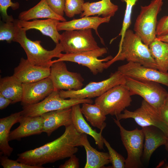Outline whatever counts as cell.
<instances>
[{
	"label": "cell",
	"mask_w": 168,
	"mask_h": 168,
	"mask_svg": "<svg viewBox=\"0 0 168 168\" xmlns=\"http://www.w3.org/2000/svg\"><path fill=\"white\" fill-rule=\"evenodd\" d=\"M113 119L119 129L121 139L127 153L125 168L141 167V157L143 154L144 139L142 129L136 128L132 130H128L121 125L119 120Z\"/></svg>",
	"instance_id": "obj_6"
},
{
	"label": "cell",
	"mask_w": 168,
	"mask_h": 168,
	"mask_svg": "<svg viewBox=\"0 0 168 168\" xmlns=\"http://www.w3.org/2000/svg\"><path fill=\"white\" fill-rule=\"evenodd\" d=\"M164 104L168 106V95L165 100Z\"/></svg>",
	"instance_id": "obj_42"
},
{
	"label": "cell",
	"mask_w": 168,
	"mask_h": 168,
	"mask_svg": "<svg viewBox=\"0 0 168 168\" xmlns=\"http://www.w3.org/2000/svg\"><path fill=\"white\" fill-rule=\"evenodd\" d=\"M65 128L60 137L40 147L18 154L16 160L28 165L43 166L75 154L78 150V147L82 146L83 133L79 132L73 124Z\"/></svg>",
	"instance_id": "obj_1"
},
{
	"label": "cell",
	"mask_w": 168,
	"mask_h": 168,
	"mask_svg": "<svg viewBox=\"0 0 168 168\" xmlns=\"http://www.w3.org/2000/svg\"><path fill=\"white\" fill-rule=\"evenodd\" d=\"M163 0H152L148 5L141 6L134 25L135 33L147 45L156 38L157 16L161 10Z\"/></svg>",
	"instance_id": "obj_4"
},
{
	"label": "cell",
	"mask_w": 168,
	"mask_h": 168,
	"mask_svg": "<svg viewBox=\"0 0 168 168\" xmlns=\"http://www.w3.org/2000/svg\"><path fill=\"white\" fill-rule=\"evenodd\" d=\"M154 126L142 128L144 137L143 157L148 162L153 152L159 147L165 145L168 138L163 133L154 129Z\"/></svg>",
	"instance_id": "obj_22"
},
{
	"label": "cell",
	"mask_w": 168,
	"mask_h": 168,
	"mask_svg": "<svg viewBox=\"0 0 168 168\" xmlns=\"http://www.w3.org/2000/svg\"><path fill=\"white\" fill-rule=\"evenodd\" d=\"M22 86L23 92L21 104L23 106L37 103L54 91L50 76L36 82L22 83Z\"/></svg>",
	"instance_id": "obj_15"
},
{
	"label": "cell",
	"mask_w": 168,
	"mask_h": 168,
	"mask_svg": "<svg viewBox=\"0 0 168 168\" xmlns=\"http://www.w3.org/2000/svg\"><path fill=\"white\" fill-rule=\"evenodd\" d=\"M159 111L162 119L168 124V106L164 104Z\"/></svg>",
	"instance_id": "obj_39"
},
{
	"label": "cell",
	"mask_w": 168,
	"mask_h": 168,
	"mask_svg": "<svg viewBox=\"0 0 168 168\" xmlns=\"http://www.w3.org/2000/svg\"></svg>",
	"instance_id": "obj_44"
},
{
	"label": "cell",
	"mask_w": 168,
	"mask_h": 168,
	"mask_svg": "<svg viewBox=\"0 0 168 168\" xmlns=\"http://www.w3.org/2000/svg\"><path fill=\"white\" fill-rule=\"evenodd\" d=\"M81 110L87 121L93 127L100 129L105 128L106 115L100 108L95 104L84 103L82 104Z\"/></svg>",
	"instance_id": "obj_29"
},
{
	"label": "cell",
	"mask_w": 168,
	"mask_h": 168,
	"mask_svg": "<svg viewBox=\"0 0 168 168\" xmlns=\"http://www.w3.org/2000/svg\"><path fill=\"white\" fill-rule=\"evenodd\" d=\"M156 38L168 44V34L163 36H157Z\"/></svg>",
	"instance_id": "obj_41"
},
{
	"label": "cell",
	"mask_w": 168,
	"mask_h": 168,
	"mask_svg": "<svg viewBox=\"0 0 168 168\" xmlns=\"http://www.w3.org/2000/svg\"><path fill=\"white\" fill-rule=\"evenodd\" d=\"M51 9L58 15L63 16L65 8V0H46Z\"/></svg>",
	"instance_id": "obj_36"
},
{
	"label": "cell",
	"mask_w": 168,
	"mask_h": 168,
	"mask_svg": "<svg viewBox=\"0 0 168 168\" xmlns=\"http://www.w3.org/2000/svg\"><path fill=\"white\" fill-rule=\"evenodd\" d=\"M138 0H121L122 2H124L126 4L124 17L123 23L122 28L119 36H121L120 42L122 41L126 31L128 29L131 23V17L133 7Z\"/></svg>",
	"instance_id": "obj_31"
},
{
	"label": "cell",
	"mask_w": 168,
	"mask_h": 168,
	"mask_svg": "<svg viewBox=\"0 0 168 168\" xmlns=\"http://www.w3.org/2000/svg\"><path fill=\"white\" fill-rule=\"evenodd\" d=\"M151 54L158 70L163 72L168 71V44L156 38L148 45Z\"/></svg>",
	"instance_id": "obj_28"
},
{
	"label": "cell",
	"mask_w": 168,
	"mask_h": 168,
	"mask_svg": "<svg viewBox=\"0 0 168 168\" xmlns=\"http://www.w3.org/2000/svg\"><path fill=\"white\" fill-rule=\"evenodd\" d=\"M107 52L105 48H100L94 50L80 53L61 54L58 59L52 60L55 62L67 61L77 63L88 68L93 74L96 75L101 73L105 69V63L113 58L111 56L103 59L98 58L102 56Z\"/></svg>",
	"instance_id": "obj_12"
},
{
	"label": "cell",
	"mask_w": 168,
	"mask_h": 168,
	"mask_svg": "<svg viewBox=\"0 0 168 168\" xmlns=\"http://www.w3.org/2000/svg\"><path fill=\"white\" fill-rule=\"evenodd\" d=\"M22 116L21 111L0 119V153L3 155L9 156L13 151L8 143L10 130L13 125L19 122Z\"/></svg>",
	"instance_id": "obj_24"
},
{
	"label": "cell",
	"mask_w": 168,
	"mask_h": 168,
	"mask_svg": "<svg viewBox=\"0 0 168 168\" xmlns=\"http://www.w3.org/2000/svg\"><path fill=\"white\" fill-rule=\"evenodd\" d=\"M59 41L66 53L85 52L100 48L91 29L65 31L61 34Z\"/></svg>",
	"instance_id": "obj_11"
},
{
	"label": "cell",
	"mask_w": 168,
	"mask_h": 168,
	"mask_svg": "<svg viewBox=\"0 0 168 168\" xmlns=\"http://www.w3.org/2000/svg\"><path fill=\"white\" fill-rule=\"evenodd\" d=\"M139 63L145 67L158 70L157 66L151 56L149 46L133 30L128 29L119 43V51L111 59L105 63V69L118 61Z\"/></svg>",
	"instance_id": "obj_2"
},
{
	"label": "cell",
	"mask_w": 168,
	"mask_h": 168,
	"mask_svg": "<svg viewBox=\"0 0 168 168\" xmlns=\"http://www.w3.org/2000/svg\"><path fill=\"white\" fill-rule=\"evenodd\" d=\"M15 20L18 26L22 29L26 31L31 29L38 30L43 35L49 37L56 44L59 43L61 34L58 33L57 26L60 21L53 19H36L32 21Z\"/></svg>",
	"instance_id": "obj_18"
},
{
	"label": "cell",
	"mask_w": 168,
	"mask_h": 168,
	"mask_svg": "<svg viewBox=\"0 0 168 168\" xmlns=\"http://www.w3.org/2000/svg\"><path fill=\"white\" fill-rule=\"evenodd\" d=\"M59 168H78L79 167V159L74 154L69 157L63 164L60 165Z\"/></svg>",
	"instance_id": "obj_38"
},
{
	"label": "cell",
	"mask_w": 168,
	"mask_h": 168,
	"mask_svg": "<svg viewBox=\"0 0 168 168\" xmlns=\"http://www.w3.org/2000/svg\"><path fill=\"white\" fill-rule=\"evenodd\" d=\"M41 116L43 119V132L48 136L60 127L72 124V107L51 111Z\"/></svg>",
	"instance_id": "obj_19"
},
{
	"label": "cell",
	"mask_w": 168,
	"mask_h": 168,
	"mask_svg": "<svg viewBox=\"0 0 168 168\" xmlns=\"http://www.w3.org/2000/svg\"><path fill=\"white\" fill-rule=\"evenodd\" d=\"M19 7V4L18 2H13L11 0H0V11L4 21H13L15 20L12 16L7 14V10L8 7H11L13 10H16Z\"/></svg>",
	"instance_id": "obj_35"
},
{
	"label": "cell",
	"mask_w": 168,
	"mask_h": 168,
	"mask_svg": "<svg viewBox=\"0 0 168 168\" xmlns=\"http://www.w3.org/2000/svg\"><path fill=\"white\" fill-rule=\"evenodd\" d=\"M125 85L131 96L138 95L150 105L159 110L164 104L168 95L166 90L160 83L125 77Z\"/></svg>",
	"instance_id": "obj_8"
},
{
	"label": "cell",
	"mask_w": 168,
	"mask_h": 168,
	"mask_svg": "<svg viewBox=\"0 0 168 168\" xmlns=\"http://www.w3.org/2000/svg\"><path fill=\"white\" fill-rule=\"evenodd\" d=\"M130 91L124 84L114 86L96 98L95 104L106 115L121 114L132 101Z\"/></svg>",
	"instance_id": "obj_9"
},
{
	"label": "cell",
	"mask_w": 168,
	"mask_h": 168,
	"mask_svg": "<svg viewBox=\"0 0 168 168\" xmlns=\"http://www.w3.org/2000/svg\"><path fill=\"white\" fill-rule=\"evenodd\" d=\"M111 17H105L96 16H84L80 18L74 19L69 21L59 22L57 25L58 31L83 30L88 29H94L99 36L102 43V39L100 36L97 29L102 23H108Z\"/></svg>",
	"instance_id": "obj_20"
},
{
	"label": "cell",
	"mask_w": 168,
	"mask_h": 168,
	"mask_svg": "<svg viewBox=\"0 0 168 168\" xmlns=\"http://www.w3.org/2000/svg\"><path fill=\"white\" fill-rule=\"evenodd\" d=\"M23 92L22 83L14 75L0 79V93L11 100L12 104L21 102Z\"/></svg>",
	"instance_id": "obj_26"
},
{
	"label": "cell",
	"mask_w": 168,
	"mask_h": 168,
	"mask_svg": "<svg viewBox=\"0 0 168 168\" xmlns=\"http://www.w3.org/2000/svg\"><path fill=\"white\" fill-rule=\"evenodd\" d=\"M18 18L20 20L25 21L39 18L53 19L61 22L67 21L63 16L58 15L51 9L46 0H41L34 7L21 12Z\"/></svg>",
	"instance_id": "obj_25"
},
{
	"label": "cell",
	"mask_w": 168,
	"mask_h": 168,
	"mask_svg": "<svg viewBox=\"0 0 168 168\" xmlns=\"http://www.w3.org/2000/svg\"><path fill=\"white\" fill-rule=\"evenodd\" d=\"M165 146L166 149L168 152V139L167 140V142L166 144V145H165Z\"/></svg>",
	"instance_id": "obj_43"
},
{
	"label": "cell",
	"mask_w": 168,
	"mask_h": 168,
	"mask_svg": "<svg viewBox=\"0 0 168 168\" xmlns=\"http://www.w3.org/2000/svg\"><path fill=\"white\" fill-rule=\"evenodd\" d=\"M19 122V126L10 132L9 141L20 140L22 138L40 134L43 132V119L41 116L30 117L22 115Z\"/></svg>",
	"instance_id": "obj_17"
},
{
	"label": "cell",
	"mask_w": 168,
	"mask_h": 168,
	"mask_svg": "<svg viewBox=\"0 0 168 168\" xmlns=\"http://www.w3.org/2000/svg\"><path fill=\"white\" fill-rule=\"evenodd\" d=\"M168 34V15L162 17L158 22L156 30V37Z\"/></svg>",
	"instance_id": "obj_37"
},
{
	"label": "cell",
	"mask_w": 168,
	"mask_h": 168,
	"mask_svg": "<svg viewBox=\"0 0 168 168\" xmlns=\"http://www.w3.org/2000/svg\"><path fill=\"white\" fill-rule=\"evenodd\" d=\"M0 165L4 168H43V166L28 165L20 162L16 160L9 159L8 156L3 155L0 156Z\"/></svg>",
	"instance_id": "obj_34"
},
{
	"label": "cell",
	"mask_w": 168,
	"mask_h": 168,
	"mask_svg": "<svg viewBox=\"0 0 168 168\" xmlns=\"http://www.w3.org/2000/svg\"><path fill=\"white\" fill-rule=\"evenodd\" d=\"M50 77L54 90H78L82 88L83 78L78 73L68 70L63 61L53 62L50 67Z\"/></svg>",
	"instance_id": "obj_13"
},
{
	"label": "cell",
	"mask_w": 168,
	"mask_h": 168,
	"mask_svg": "<svg viewBox=\"0 0 168 168\" xmlns=\"http://www.w3.org/2000/svg\"><path fill=\"white\" fill-rule=\"evenodd\" d=\"M81 112L80 104L74 105L72 107V124L76 129L81 133H85L92 137L100 149H104V143L102 133L105 128L100 129L98 133L93 129L86 121Z\"/></svg>",
	"instance_id": "obj_21"
},
{
	"label": "cell",
	"mask_w": 168,
	"mask_h": 168,
	"mask_svg": "<svg viewBox=\"0 0 168 168\" xmlns=\"http://www.w3.org/2000/svg\"><path fill=\"white\" fill-rule=\"evenodd\" d=\"M84 103L92 104L93 101L89 98L66 99L60 97L59 91L54 90L40 102L23 106L21 114L24 116H40L49 112L71 108L74 105Z\"/></svg>",
	"instance_id": "obj_5"
},
{
	"label": "cell",
	"mask_w": 168,
	"mask_h": 168,
	"mask_svg": "<svg viewBox=\"0 0 168 168\" xmlns=\"http://www.w3.org/2000/svg\"><path fill=\"white\" fill-rule=\"evenodd\" d=\"M86 152V160L84 168H102L110 163L108 152H100L93 148L88 140L87 135L83 133L81 141Z\"/></svg>",
	"instance_id": "obj_23"
},
{
	"label": "cell",
	"mask_w": 168,
	"mask_h": 168,
	"mask_svg": "<svg viewBox=\"0 0 168 168\" xmlns=\"http://www.w3.org/2000/svg\"><path fill=\"white\" fill-rule=\"evenodd\" d=\"M104 144L107 149L110 160V163L112 168H125L126 159L123 156L118 153L111 146L106 139L103 138Z\"/></svg>",
	"instance_id": "obj_32"
},
{
	"label": "cell",
	"mask_w": 168,
	"mask_h": 168,
	"mask_svg": "<svg viewBox=\"0 0 168 168\" xmlns=\"http://www.w3.org/2000/svg\"><path fill=\"white\" fill-rule=\"evenodd\" d=\"M18 26L15 20L13 21H4L0 24V40L6 41L10 43L13 41L18 29Z\"/></svg>",
	"instance_id": "obj_30"
},
{
	"label": "cell",
	"mask_w": 168,
	"mask_h": 168,
	"mask_svg": "<svg viewBox=\"0 0 168 168\" xmlns=\"http://www.w3.org/2000/svg\"><path fill=\"white\" fill-rule=\"evenodd\" d=\"M118 71L125 77L140 80L156 82L168 87V72L145 67L139 63L128 62L119 66Z\"/></svg>",
	"instance_id": "obj_14"
},
{
	"label": "cell",
	"mask_w": 168,
	"mask_h": 168,
	"mask_svg": "<svg viewBox=\"0 0 168 168\" xmlns=\"http://www.w3.org/2000/svg\"><path fill=\"white\" fill-rule=\"evenodd\" d=\"M118 9V6L110 0H101L94 2H86L83 6V12L81 17L97 15L103 17L113 16Z\"/></svg>",
	"instance_id": "obj_27"
},
{
	"label": "cell",
	"mask_w": 168,
	"mask_h": 168,
	"mask_svg": "<svg viewBox=\"0 0 168 168\" xmlns=\"http://www.w3.org/2000/svg\"><path fill=\"white\" fill-rule=\"evenodd\" d=\"M84 0H65L64 13L69 18L81 14L83 12Z\"/></svg>",
	"instance_id": "obj_33"
},
{
	"label": "cell",
	"mask_w": 168,
	"mask_h": 168,
	"mask_svg": "<svg viewBox=\"0 0 168 168\" xmlns=\"http://www.w3.org/2000/svg\"><path fill=\"white\" fill-rule=\"evenodd\" d=\"M50 68L31 64L26 59L21 58L20 63L14 69L13 75L22 83L36 82L50 76Z\"/></svg>",
	"instance_id": "obj_16"
},
{
	"label": "cell",
	"mask_w": 168,
	"mask_h": 168,
	"mask_svg": "<svg viewBox=\"0 0 168 168\" xmlns=\"http://www.w3.org/2000/svg\"><path fill=\"white\" fill-rule=\"evenodd\" d=\"M120 120L128 118L133 119L142 128L154 126L161 131L168 139V124L162 119L159 110L144 100L139 108L132 111L125 109L123 113L116 116Z\"/></svg>",
	"instance_id": "obj_10"
},
{
	"label": "cell",
	"mask_w": 168,
	"mask_h": 168,
	"mask_svg": "<svg viewBox=\"0 0 168 168\" xmlns=\"http://www.w3.org/2000/svg\"><path fill=\"white\" fill-rule=\"evenodd\" d=\"M12 101L0 93V109L2 110L12 104Z\"/></svg>",
	"instance_id": "obj_40"
},
{
	"label": "cell",
	"mask_w": 168,
	"mask_h": 168,
	"mask_svg": "<svg viewBox=\"0 0 168 168\" xmlns=\"http://www.w3.org/2000/svg\"><path fill=\"white\" fill-rule=\"evenodd\" d=\"M26 31L18 26L16 34L13 40L19 44L25 52L27 59L32 64L42 67L50 68L52 59L59 58L63 48L59 43L56 44L52 50H48L40 44V40L32 41L26 35Z\"/></svg>",
	"instance_id": "obj_3"
},
{
	"label": "cell",
	"mask_w": 168,
	"mask_h": 168,
	"mask_svg": "<svg viewBox=\"0 0 168 168\" xmlns=\"http://www.w3.org/2000/svg\"><path fill=\"white\" fill-rule=\"evenodd\" d=\"M126 77L118 70L111 74L109 78L99 82H91L84 87L78 90L59 91L63 99H84L98 97L112 87L124 84Z\"/></svg>",
	"instance_id": "obj_7"
}]
</instances>
